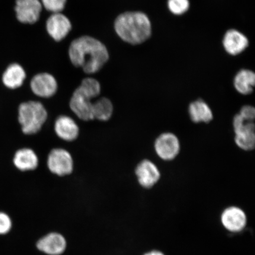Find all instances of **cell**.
<instances>
[{
    "mask_svg": "<svg viewBox=\"0 0 255 255\" xmlns=\"http://www.w3.org/2000/svg\"><path fill=\"white\" fill-rule=\"evenodd\" d=\"M30 88L33 93L37 97L49 98L56 94L58 85L53 76L49 73H41L31 79Z\"/></svg>",
    "mask_w": 255,
    "mask_h": 255,
    "instance_id": "cell-9",
    "label": "cell"
},
{
    "mask_svg": "<svg viewBox=\"0 0 255 255\" xmlns=\"http://www.w3.org/2000/svg\"><path fill=\"white\" fill-rule=\"evenodd\" d=\"M69 55L73 65L88 74L97 73L109 59L107 47L95 38L83 36L73 40Z\"/></svg>",
    "mask_w": 255,
    "mask_h": 255,
    "instance_id": "cell-1",
    "label": "cell"
},
{
    "mask_svg": "<svg viewBox=\"0 0 255 255\" xmlns=\"http://www.w3.org/2000/svg\"><path fill=\"white\" fill-rule=\"evenodd\" d=\"M78 88L93 100L100 95L101 91L100 82L97 80L91 78L83 80Z\"/></svg>",
    "mask_w": 255,
    "mask_h": 255,
    "instance_id": "cell-21",
    "label": "cell"
},
{
    "mask_svg": "<svg viewBox=\"0 0 255 255\" xmlns=\"http://www.w3.org/2000/svg\"><path fill=\"white\" fill-rule=\"evenodd\" d=\"M42 4L39 0H16L15 11L18 21L34 24L40 17Z\"/></svg>",
    "mask_w": 255,
    "mask_h": 255,
    "instance_id": "cell-8",
    "label": "cell"
},
{
    "mask_svg": "<svg viewBox=\"0 0 255 255\" xmlns=\"http://www.w3.org/2000/svg\"><path fill=\"white\" fill-rule=\"evenodd\" d=\"M25 78L26 73L23 67L18 63H12L3 73L2 81L6 87L15 89L23 85Z\"/></svg>",
    "mask_w": 255,
    "mask_h": 255,
    "instance_id": "cell-17",
    "label": "cell"
},
{
    "mask_svg": "<svg viewBox=\"0 0 255 255\" xmlns=\"http://www.w3.org/2000/svg\"><path fill=\"white\" fill-rule=\"evenodd\" d=\"M46 28L48 33L57 41L62 40L71 30L72 24L66 16L60 12L53 13L47 19Z\"/></svg>",
    "mask_w": 255,
    "mask_h": 255,
    "instance_id": "cell-13",
    "label": "cell"
},
{
    "mask_svg": "<svg viewBox=\"0 0 255 255\" xmlns=\"http://www.w3.org/2000/svg\"><path fill=\"white\" fill-rule=\"evenodd\" d=\"M41 2L47 10L57 13L65 8L66 0H41Z\"/></svg>",
    "mask_w": 255,
    "mask_h": 255,
    "instance_id": "cell-24",
    "label": "cell"
},
{
    "mask_svg": "<svg viewBox=\"0 0 255 255\" xmlns=\"http://www.w3.org/2000/svg\"><path fill=\"white\" fill-rule=\"evenodd\" d=\"M113 104L109 99L101 98L93 103L94 120L107 121L113 116Z\"/></svg>",
    "mask_w": 255,
    "mask_h": 255,
    "instance_id": "cell-20",
    "label": "cell"
},
{
    "mask_svg": "<svg viewBox=\"0 0 255 255\" xmlns=\"http://www.w3.org/2000/svg\"><path fill=\"white\" fill-rule=\"evenodd\" d=\"M255 84V75L250 70H241L236 75L234 86L237 91L242 95H249L254 90Z\"/></svg>",
    "mask_w": 255,
    "mask_h": 255,
    "instance_id": "cell-19",
    "label": "cell"
},
{
    "mask_svg": "<svg viewBox=\"0 0 255 255\" xmlns=\"http://www.w3.org/2000/svg\"><path fill=\"white\" fill-rule=\"evenodd\" d=\"M239 114L245 120L253 122L255 116V108L250 105H247L242 108Z\"/></svg>",
    "mask_w": 255,
    "mask_h": 255,
    "instance_id": "cell-25",
    "label": "cell"
},
{
    "mask_svg": "<svg viewBox=\"0 0 255 255\" xmlns=\"http://www.w3.org/2000/svg\"><path fill=\"white\" fill-rule=\"evenodd\" d=\"M92 100L93 99L78 88L73 92L69 106L79 119L84 121L94 120Z\"/></svg>",
    "mask_w": 255,
    "mask_h": 255,
    "instance_id": "cell-7",
    "label": "cell"
},
{
    "mask_svg": "<svg viewBox=\"0 0 255 255\" xmlns=\"http://www.w3.org/2000/svg\"><path fill=\"white\" fill-rule=\"evenodd\" d=\"M220 219L223 227L234 234L243 231L248 223L246 213L241 207L236 206L226 207L223 210Z\"/></svg>",
    "mask_w": 255,
    "mask_h": 255,
    "instance_id": "cell-6",
    "label": "cell"
},
{
    "mask_svg": "<svg viewBox=\"0 0 255 255\" xmlns=\"http://www.w3.org/2000/svg\"><path fill=\"white\" fill-rule=\"evenodd\" d=\"M135 172L137 180L143 189H151L160 179L161 174L157 167L149 160L140 162Z\"/></svg>",
    "mask_w": 255,
    "mask_h": 255,
    "instance_id": "cell-11",
    "label": "cell"
},
{
    "mask_svg": "<svg viewBox=\"0 0 255 255\" xmlns=\"http://www.w3.org/2000/svg\"><path fill=\"white\" fill-rule=\"evenodd\" d=\"M47 164L50 173L60 178L71 175L74 168L71 153L62 148L52 149L48 155Z\"/></svg>",
    "mask_w": 255,
    "mask_h": 255,
    "instance_id": "cell-4",
    "label": "cell"
},
{
    "mask_svg": "<svg viewBox=\"0 0 255 255\" xmlns=\"http://www.w3.org/2000/svg\"><path fill=\"white\" fill-rule=\"evenodd\" d=\"M189 114L190 119L195 123H208L213 118L209 105L202 100H197L190 105Z\"/></svg>",
    "mask_w": 255,
    "mask_h": 255,
    "instance_id": "cell-18",
    "label": "cell"
},
{
    "mask_svg": "<svg viewBox=\"0 0 255 255\" xmlns=\"http://www.w3.org/2000/svg\"><path fill=\"white\" fill-rule=\"evenodd\" d=\"M115 29L124 41L131 44L144 42L151 34L148 17L141 12H127L115 21Z\"/></svg>",
    "mask_w": 255,
    "mask_h": 255,
    "instance_id": "cell-2",
    "label": "cell"
},
{
    "mask_svg": "<svg viewBox=\"0 0 255 255\" xmlns=\"http://www.w3.org/2000/svg\"><path fill=\"white\" fill-rule=\"evenodd\" d=\"M142 255H165L162 252L159 250H151L143 254Z\"/></svg>",
    "mask_w": 255,
    "mask_h": 255,
    "instance_id": "cell-26",
    "label": "cell"
},
{
    "mask_svg": "<svg viewBox=\"0 0 255 255\" xmlns=\"http://www.w3.org/2000/svg\"><path fill=\"white\" fill-rule=\"evenodd\" d=\"M35 246L44 255H62L68 248V241L62 233L51 231L38 239Z\"/></svg>",
    "mask_w": 255,
    "mask_h": 255,
    "instance_id": "cell-5",
    "label": "cell"
},
{
    "mask_svg": "<svg viewBox=\"0 0 255 255\" xmlns=\"http://www.w3.org/2000/svg\"><path fill=\"white\" fill-rule=\"evenodd\" d=\"M47 112L43 105L38 101L22 103L18 108V121L22 131L26 135L39 132L47 119Z\"/></svg>",
    "mask_w": 255,
    "mask_h": 255,
    "instance_id": "cell-3",
    "label": "cell"
},
{
    "mask_svg": "<svg viewBox=\"0 0 255 255\" xmlns=\"http://www.w3.org/2000/svg\"><path fill=\"white\" fill-rule=\"evenodd\" d=\"M180 142L177 137L172 133H164L156 140L155 151L164 160H171L180 151Z\"/></svg>",
    "mask_w": 255,
    "mask_h": 255,
    "instance_id": "cell-10",
    "label": "cell"
},
{
    "mask_svg": "<svg viewBox=\"0 0 255 255\" xmlns=\"http://www.w3.org/2000/svg\"><path fill=\"white\" fill-rule=\"evenodd\" d=\"M55 131L57 136L64 141H75L79 134V128L72 118L62 116L57 118L55 123Z\"/></svg>",
    "mask_w": 255,
    "mask_h": 255,
    "instance_id": "cell-14",
    "label": "cell"
},
{
    "mask_svg": "<svg viewBox=\"0 0 255 255\" xmlns=\"http://www.w3.org/2000/svg\"><path fill=\"white\" fill-rule=\"evenodd\" d=\"M13 228V221L7 213L0 212V235H8Z\"/></svg>",
    "mask_w": 255,
    "mask_h": 255,
    "instance_id": "cell-23",
    "label": "cell"
},
{
    "mask_svg": "<svg viewBox=\"0 0 255 255\" xmlns=\"http://www.w3.org/2000/svg\"><path fill=\"white\" fill-rule=\"evenodd\" d=\"M13 162L15 167L21 171H34L39 165V158L31 149L23 148L15 152Z\"/></svg>",
    "mask_w": 255,
    "mask_h": 255,
    "instance_id": "cell-16",
    "label": "cell"
},
{
    "mask_svg": "<svg viewBox=\"0 0 255 255\" xmlns=\"http://www.w3.org/2000/svg\"><path fill=\"white\" fill-rule=\"evenodd\" d=\"M168 7L172 13L181 15L188 11L190 2L189 0H168Z\"/></svg>",
    "mask_w": 255,
    "mask_h": 255,
    "instance_id": "cell-22",
    "label": "cell"
},
{
    "mask_svg": "<svg viewBox=\"0 0 255 255\" xmlns=\"http://www.w3.org/2000/svg\"><path fill=\"white\" fill-rule=\"evenodd\" d=\"M226 52L231 55H238L247 49L249 41L244 34L234 29L226 32L223 41Z\"/></svg>",
    "mask_w": 255,
    "mask_h": 255,
    "instance_id": "cell-15",
    "label": "cell"
},
{
    "mask_svg": "<svg viewBox=\"0 0 255 255\" xmlns=\"http://www.w3.org/2000/svg\"><path fill=\"white\" fill-rule=\"evenodd\" d=\"M236 134L235 142L244 150L253 149L255 144V124L241 120L234 126Z\"/></svg>",
    "mask_w": 255,
    "mask_h": 255,
    "instance_id": "cell-12",
    "label": "cell"
}]
</instances>
